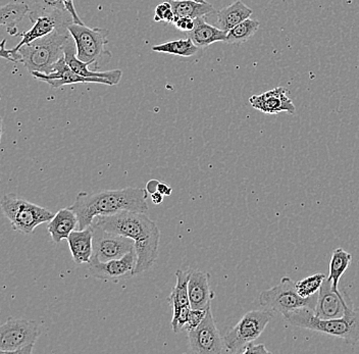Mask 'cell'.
<instances>
[{"instance_id": "cell-39", "label": "cell", "mask_w": 359, "mask_h": 354, "mask_svg": "<svg viewBox=\"0 0 359 354\" xmlns=\"http://www.w3.org/2000/svg\"><path fill=\"white\" fill-rule=\"evenodd\" d=\"M150 196H151V200L154 205H161V203H163V196H165V195L161 194V192L156 191L154 192V194L150 195Z\"/></svg>"}, {"instance_id": "cell-9", "label": "cell", "mask_w": 359, "mask_h": 354, "mask_svg": "<svg viewBox=\"0 0 359 354\" xmlns=\"http://www.w3.org/2000/svg\"><path fill=\"white\" fill-rule=\"evenodd\" d=\"M69 31L75 40L79 60L85 62H93L97 69L100 60L111 58V53L105 49L109 43V30L74 23L69 25Z\"/></svg>"}, {"instance_id": "cell-2", "label": "cell", "mask_w": 359, "mask_h": 354, "mask_svg": "<svg viewBox=\"0 0 359 354\" xmlns=\"http://www.w3.org/2000/svg\"><path fill=\"white\" fill-rule=\"evenodd\" d=\"M147 191L143 188L128 187L118 190H103L96 193L79 192L74 205L69 206L79 219V230H84L93 223L94 217L112 216L118 212H148Z\"/></svg>"}, {"instance_id": "cell-29", "label": "cell", "mask_w": 359, "mask_h": 354, "mask_svg": "<svg viewBox=\"0 0 359 354\" xmlns=\"http://www.w3.org/2000/svg\"><path fill=\"white\" fill-rule=\"evenodd\" d=\"M325 275L316 273L311 277L305 278L300 280L296 283V289L299 293L300 297L303 298H309L313 297L318 291H320V287L325 280Z\"/></svg>"}, {"instance_id": "cell-8", "label": "cell", "mask_w": 359, "mask_h": 354, "mask_svg": "<svg viewBox=\"0 0 359 354\" xmlns=\"http://www.w3.org/2000/svg\"><path fill=\"white\" fill-rule=\"evenodd\" d=\"M271 319L273 311L269 309H255L246 313L234 328L224 335L228 353H243L247 345L255 342L264 333Z\"/></svg>"}, {"instance_id": "cell-15", "label": "cell", "mask_w": 359, "mask_h": 354, "mask_svg": "<svg viewBox=\"0 0 359 354\" xmlns=\"http://www.w3.org/2000/svg\"><path fill=\"white\" fill-rule=\"evenodd\" d=\"M288 91L284 87H277L249 98V102L253 109L266 114L286 113L295 114L296 107L293 102L287 95Z\"/></svg>"}, {"instance_id": "cell-40", "label": "cell", "mask_w": 359, "mask_h": 354, "mask_svg": "<svg viewBox=\"0 0 359 354\" xmlns=\"http://www.w3.org/2000/svg\"><path fill=\"white\" fill-rule=\"evenodd\" d=\"M194 1L201 2V4H204V2H206L205 0H194Z\"/></svg>"}, {"instance_id": "cell-5", "label": "cell", "mask_w": 359, "mask_h": 354, "mask_svg": "<svg viewBox=\"0 0 359 354\" xmlns=\"http://www.w3.org/2000/svg\"><path fill=\"white\" fill-rule=\"evenodd\" d=\"M1 210L13 230L22 234H31L38 226L51 221L55 217L50 210L15 194L2 197Z\"/></svg>"}, {"instance_id": "cell-33", "label": "cell", "mask_w": 359, "mask_h": 354, "mask_svg": "<svg viewBox=\"0 0 359 354\" xmlns=\"http://www.w3.org/2000/svg\"><path fill=\"white\" fill-rule=\"evenodd\" d=\"M6 39L2 40L1 44H0V57L6 58V60H10V62H15V64L21 62L22 57L19 51L15 53L13 48L6 49Z\"/></svg>"}, {"instance_id": "cell-20", "label": "cell", "mask_w": 359, "mask_h": 354, "mask_svg": "<svg viewBox=\"0 0 359 354\" xmlns=\"http://www.w3.org/2000/svg\"><path fill=\"white\" fill-rule=\"evenodd\" d=\"M228 32L217 27L206 23L204 17L195 19V26L192 31L187 33L188 37L194 42L195 46L201 49L206 48L215 42H226Z\"/></svg>"}, {"instance_id": "cell-23", "label": "cell", "mask_w": 359, "mask_h": 354, "mask_svg": "<svg viewBox=\"0 0 359 354\" xmlns=\"http://www.w3.org/2000/svg\"><path fill=\"white\" fill-rule=\"evenodd\" d=\"M30 8L25 2L15 1L4 4L0 8V25L6 28L11 36L18 34V24L21 23Z\"/></svg>"}, {"instance_id": "cell-17", "label": "cell", "mask_w": 359, "mask_h": 354, "mask_svg": "<svg viewBox=\"0 0 359 354\" xmlns=\"http://www.w3.org/2000/svg\"><path fill=\"white\" fill-rule=\"evenodd\" d=\"M190 306L192 309H208L212 308V300L215 292L210 287V274L192 271L188 285Z\"/></svg>"}, {"instance_id": "cell-21", "label": "cell", "mask_w": 359, "mask_h": 354, "mask_svg": "<svg viewBox=\"0 0 359 354\" xmlns=\"http://www.w3.org/2000/svg\"><path fill=\"white\" fill-rule=\"evenodd\" d=\"M253 11L243 1L237 0L217 12V28L224 32H229L237 25L249 19Z\"/></svg>"}, {"instance_id": "cell-22", "label": "cell", "mask_w": 359, "mask_h": 354, "mask_svg": "<svg viewBox=\"0 0 359 354\" xmlns=\"http://www.w3.org/2000/svg\"><path fill=\"white\" fill-rule=\"evenodd\" d=\"M168 2L174 11L175 22L181 18L195 20L215 12V8L208 2L201 4L194 0H168Z\"/></svg>"}, {"instance_id": "cell-18", "label": "cell", "mask_w": 359, "mask_h": 354, "mask_svg": "<svg viewBox=\"0 0 359 354\" xmlns=\"http://www.w3.org/2000/svg\"><path fill=\"white\" fill-rule=\"evenodd\" d=\"M67 240L74 261L77 264H89L93 255V227L73 231Z\"/></svg>"}, {"instance_id": "cell-13", "label": "cell", "mask_w": 359, "mask_h": 354, "mask_svg": "<svg viewBox=\"0 0 359 354\" xmlns=\"http://www.w3.org/2000/svg\"><path fill=\"white\" fill-rule=\"evenodd\" d=\"M137 264L136 250L128 253L122 259L102 261L91 259L88 264V273L96 279L103 281L118 282L120 280L133 277Z\"/></svg>"}, {"instance_id": "cell-11", "label": "cell", "mask_w": 359, "mask_h": 354, "mask_svg": "<svg viewBox=\"0 0 359 354\" xmlns=\"http://www.w3.org/2000/svg\"><path fill=\"white\" fill-rule=\"evenodd\" d=\"M189 350L188 353L197 354H219L228 353L224 339L222 337L212 313V308L208 309L206 317L194 330L188 332Z\"/></svg>"}, {"instance_id": "cell-32", "label": "cell", "mask_w": 359, "mask_h": 354, "mask_svg": "<svg viewBox=\"0 0 359 354\" xmlns=\"http://www.w3.org/2000/svg\"><path fill=\"white\" fill-rule=\"evenodd\" d=\"M206 313H208V309H191L189 318L184 330L190 332L196 329L206 317Z\"/></svg>"}, {"instance_id": "cell-30", "label": "cell", "mask_w": 359, "mask_h": 354, "mask_svg": "<svg viewBox=\"0 0 359 354\" xmlns=\"http://www.w3.org/2000/svg\"><path fill=\"white\" fill-rule=\"evenodd\" d=\"M191 309H192L191 306H186V308H182L179 311H174L170 325H172L175 333L184 331L186 324H187L188 318H189Z\"/></svg>"}, {"instance_id": "cell-3", "label": "cell", "mask_w": 359, "mask_h": 354, "mask_svg": "<svg viewBox=\"0 0 359 354\" xmlns=\"http://www.w3.org/2000/svg\"><path fill=\"white\" fill-rule=\"evenodd\" d=\"M283 318L292 326L340 338L351 346L359 342V308L348 309L343 317L336 319H320L309 308L296 309Z\"/></svg>"}, {"instance_id": "cell-10", "label": "cell", "mask_w": 359, "mask_h": 354, "mask_svg": "<svg viewBox=\"0 0 359 354\" xmlns=\"http://www.w3.org/2000/svg\"><path fill=\"white\" fill-rule=\"evenodd\" d=\"M91 226L93 227V255L91 259L105 263L122 259L128 253L136 250L133 239L103 230L94 224Z\"/></svg>"}, {"instance_id": "cell-16", "label": "cell", "mask_w": 359, "mask_h": 354, "mask_svg": "<svg viewBox=\"0 0 359 354\" xmlns=\"http://www.w3.org/2000/svg\"><path fill=\"white\" fill-rule=\"evenodd\" d=\"M65 60L69 68L74 72L86 78H104L111 81L112 85H118L122 79L123 72L121 69H114V71L98 72L89 69L90 64H94L93 62H85L79 60L77 57V47H76L75 40L73 36L67 40L64 46Z\"/></svg>"}, {"instance_id": "cell-14", "label": "cell", "mask_w": 359, "mask_h": 354, "mask_svg": "<svg viewBox=\"0 0 359 354\" xmlns=\"http://www.w3.org/2000/svg\"><path fill=\"white\" fill-rule=\"evenodd\" d=\"M34 79L42 81L50 85L53 88H60L65 85L78 84V83H97V84L109 85L114 86L111 81L104 78H86L74 72L67 64L65 57L58 60L55 69L50 74H42L39 72L31 73Z\"/></svg>"}, {"instance_id": "cell-24", "label": "cell", "mask_w": 359, "mask_h": 354, "mask_svg": "<svg viewBox=\"0 0 359 354\" xmlns=\"http://www.w3.org/2000/svg\"><path fill=\"white\" fill-rule=\"evenodd\" d=\"M192 271L178 270L176 272L177 284L168 297V304L172 306L174 311L182 308L190 306L189 294H188V285Z\"/></svg>"}, {"instance_id": "cell-36", "label": "cell", "mask_w": 359, "mask_h": 354, "mask_svg": "<svg viewBox=\"0 0 359 354\" xmlns=\"http://www.w3.org/2000/svg\"><path fill=\"white\" fill-rule=\"evenodd\" d=\"M65 6H66V8L67 12L71 13L72 17L74 19V23L78 25H84L83 23L82 20L79 17L77 11H76L75 4H74V0H64Z\"/></svg>"}, {"instance_id": "cell-4", "label": "cell", "mask_w": 359, "mask_h": 354, "mask_svg": "<svg viewBox=\"0 0 359 354\" xmlns=\"http://www.w3.org/2000/svg\"><path fill=\"white\" fill-rule=\"evenodd\" d=\"M72 37L69 27L56 28L50 34L19 49L21 64L31 73H53L55 64L65 57L64 46Z\"/></svg>"}, {"instance_id": "cell-27", "label": "cell", "mask_w": 359, "mask_h": 354, "mask_svg": "<svg viewBox=\"0 0 359 354\" xmlns=\"http://www.w3.org/2000/svg\"><path fill=\"white\" fill-rule=\"evenodd\" d=\"M260 23L257 20L249 18L229 31L226 34V43L242 44L248 41L257 32Z\"/></svg>"}, {"instance_id": "cell-12", "label": "cell", "mask_w": 359, "mask_h": 354, "mask_svg": "<svg viewBox=\"0 0 359 354\" xmlns=\"http://www.w3.org/2000/svg\"><path fill=\"white\" fill-rule=\"evenodd\" d=\"M351 308L353 306L349 298L346 297V293L334 289L331 281L325 278L318 293L314 315L320 319H336L343 317L348 309Z\"/></svg>"}, {"instance_id": "cell-35", "label": "cell", "mask_w": 359, "mask_h": 354, "mask_svg": "<svg viewBox=\"0 0 359 354\" xmlns=\"http://www.w3.org/2000/svg\"><path fill=\"white\" fill-rule=\"evenodd\" d=\"M269 354L271 351H269L268 349L266 348L264 344H255V343L251 342L247 345L245 349H244L243 354Z\"/></svg>"}, {"instance_id": "cell-7", "label": "cell", "mask_w": 359, "mask_h": 354, "mask_svg": "<svg viewBox=\"0 0 359 354\" xmlns=\"http://www.w3.org/2000/svg\"><path fill=\"white\" fill-rule=\"evenodd\" d=\"M316 300L318 298L313 297L309 298L300 297L296 289L295 282L289 277L282 278L278 285L262 291L258 297L260 306L282 315L298 308L314 309Z\"/></svg>"}, {"instance_id": "cell-38", "label": "cell", "mask_w": 359, "mask_h": 354, "mask_svg": "<svg viewBox=\"0 0 359 354\" xmlns=\"http://www.w3.org/2000/svg\"><path fill=\"white\" fill-rule=\"evenodd\" d=\"M157 191L161 192V193L165 195V196H170L172 193V188L168 187L167 184L165 183H159Z\"/></svg>"}, {"instance_id": "cell-28", "label": "cell", "mask_w": 359, "mask_h": 354, "mask_svg": "<svg viewBox=\"0 0 359 354\" xmlns=\"http://www.w3.org/2000/svg\"><path fill=\"white\" fill-rule=\"evenodd\" d=\"M33 10L29 13L31 21L42 15H65L67 13L64 0H33Z\"/></svg>"}, {"instance_id": "cell-26", "label": "cell", "mask_w": 359, "mask_h": 354, "mask_svg": "<svg viewBox=\"0 0 359 354\" xmlns=\"http://www.w3.org/2000/svg\"><path fill=\"white\" fill-rule=\"evenodd\" d=\"M352 261V255L343 248H337L332 254L330 261V274L327 280L331 281L334 289H339V281L345 274Z\"/></svg>"}, {"instance_id": "cell-1", "label": "cell", "mask_w": 359, "mask_h": 354, "mask_svg": "<svg viewBox=\"0 0 359 354\" xmlns=\"http://www.w3.org/2000/svg\"><path fill=\"white\" fill-rule=\"evenodd\" d=\"M92 224L109 232L133 239L137 253L135 275L149 270L156 264L158 257L161 231L143 212L125 210L112 216H98L94 217Z\"/></svg>"}, {"instance_id": "cell-37", "label": "cell", "mask_w": 359, "mask_h": 354, "mask_svg": "<svg viewBox=\"0 0 359 354\" xmlns=\"http://www.w3.org/2000/svg\"><path fill=\"white\" fill-rule=\"evenodd\" d=\"M159 183L161 182H159L158 180H150L149 182H147L145 188L147 193L151 195L154 194V192H156L157 189H158Z\"/></svg>"}, {"instance_id": "cell-6", "label": "cell", "mask_w": 359, "mask_h": 354, "mask_svg": "<svg viewBox=\"0 0 359 354\" xmlns=\"http://www.w3.org/2000/svg\"><path fill=\"white\" fill-rule=\"evenodd\" d=\"M41 333L36 320L10 318L0 327V353L31 354Z\"/></svg>"}, {"instance_id": "cell-34", "label": "cell", "mask_w": 359, "mask_h": 354, "mask_svg": "<svg viewBox=\"0 0 359 354\" xmlns=\"http://www.w3.org/2000/svg\"><path fill=\"white\" fill-rule=\"evenodd\" d=\"M174 24L178 30L188 33L194 28L195 20L190 19V18H181V19L177 20Z\"/></svg>"}, {"instance_id": "cell-19", "label": "cell", "mask_w": 359, "mask_h": 354, "mask_svg": "<svg viewBox=\"0 0 359 354\" xmlns=\"http://www.w3.org/2000/svg\"><path fill=\"white\" fill-rule=\"evenodd\" d=\"M79 225L77 215L71 208H62L48 222L47 230L55 243H60L69 238L71 233Z\"/></svg>"}, {"instance_id": "cell-25", "label": "cell", "mask_w": 359, "mask_h": 354, "mask_svg": "<svg viewBox=\"0 0 359 354\" xmlns=\"http://www.w3.org/2000/svg\"><path fill=\"white\" fill-rule=\"evenodd\" d=\"M152 50L159 53L178 55V57L190 58L196 57L201 53V47L196 46L189 37L186 39L172 40L165 43L157 44L152 47Z\"/></svg>"}, {"instance_id": "cell-31", "label": "cell", "mask_w": 359, "mask_h": 354, "mask_svg": "<svg viewBox=\"0 0 359 354\" xmlns=\"http://www.w3.org/2000/svg\"><path fill=\"white\" fill-rule=\"evenodd\" d=\"M154 21L165 22L167 24L175 23V13L170 2H163L156 6Z\"/></svg>"}]
</instances>
